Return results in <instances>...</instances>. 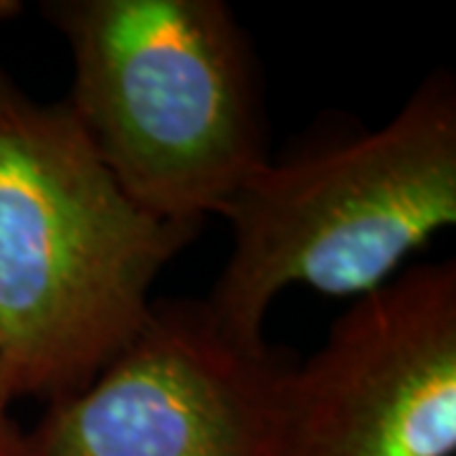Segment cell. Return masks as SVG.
<instances>
[{"label":"cell","instance_id":"1","mask_svg":"<svg viewBox=\"0 0 456 456\" xmlns=\"http://www.w3.org/2000/svg\"><path fill=\"white\" fill-rule=\"evenodd\" d=\"M200 226L137 206L69 104L36 102L0 66V373L13 401L64 398L117 358Z\"/></svg>","mask_w":456,"mask_h":456},{"label":"cell","instance_id":"2","mask_svg":"<svg viewBox=\"0 0 456 456\" xmlns=\"http://www.w3.org/2000/svg\"><path fill=\"white\" fill-rule=\"evenodd\" d=\"M233 246L203 307L224 335L261 345L277 294L307 284L362 297L456 224V82L413 89L375 130L312 134L269 158L221 213Z\"/></svg>","mask_w":456,"mask_h":456},{"label":"cell","instance_id":"3","mask_svg":"<svg viewBox=\"0 0 456 456\" xmlns=\"http://www.w3.org/2000/svg\"><path fill=\"white\" fill-rule=\"evenodd\" d=\"M69 110L122 191L170 221L224 213L272 158L259 66L221 0H51Z\"/></svg>","mask_w":456,"mask_h":456},{"label":"cell","instance_id":"5","mask_svg":"<svg viewBox=\"0 0 456 456\" xmlns=\"http://www.w3.org/2000/svg\"><path fill=\"white\" fill-rule=\"evenodd\" d=\"M456 264L358 297L279 393L277 456H454Z\"/></svg>","mask_w":456,"mask_h":456},{"label":"cell","instance_id":"4","mask_svg":"<svg viewBox=\"0 0 456 456\" xmlns=\"http://www.w3.org/2000/svg\"><path fill=\"white\" fill-rule=\"evenodd\" d=\"M294 362L269 342L231 340L200 299L152 302L117 358L20 428L16 456H277Z\"/></svg>","mask_w":456,"mask_h":456},{"label":"cell","instance_id":"7","mask_svg":"<svg viewBox=\"0 0 456 456\" xmlns=\"http://www.w3.org/2000/svg\"><path fill=\"white\" fill-rule=\"evenodd\" d=\"M20 11H23V5L18 0H0V23L16 18Z\"/></svg>","mask_w":456,"mask_h":456},{"label":"cell","instance_id":"6","mask_svg":"<svg viewBox=\"0 0 456 456\" xmlns=\"http://www.w3.org/2000/svg\"><path fill=\"white\" fill-rule=\"evenodd\" d=\"M11 403H13V395L0 373V456H16L18 439H20V428L11 419Z\"/></svg>","mask_w":456,"mask_h":456}]
</instances>
